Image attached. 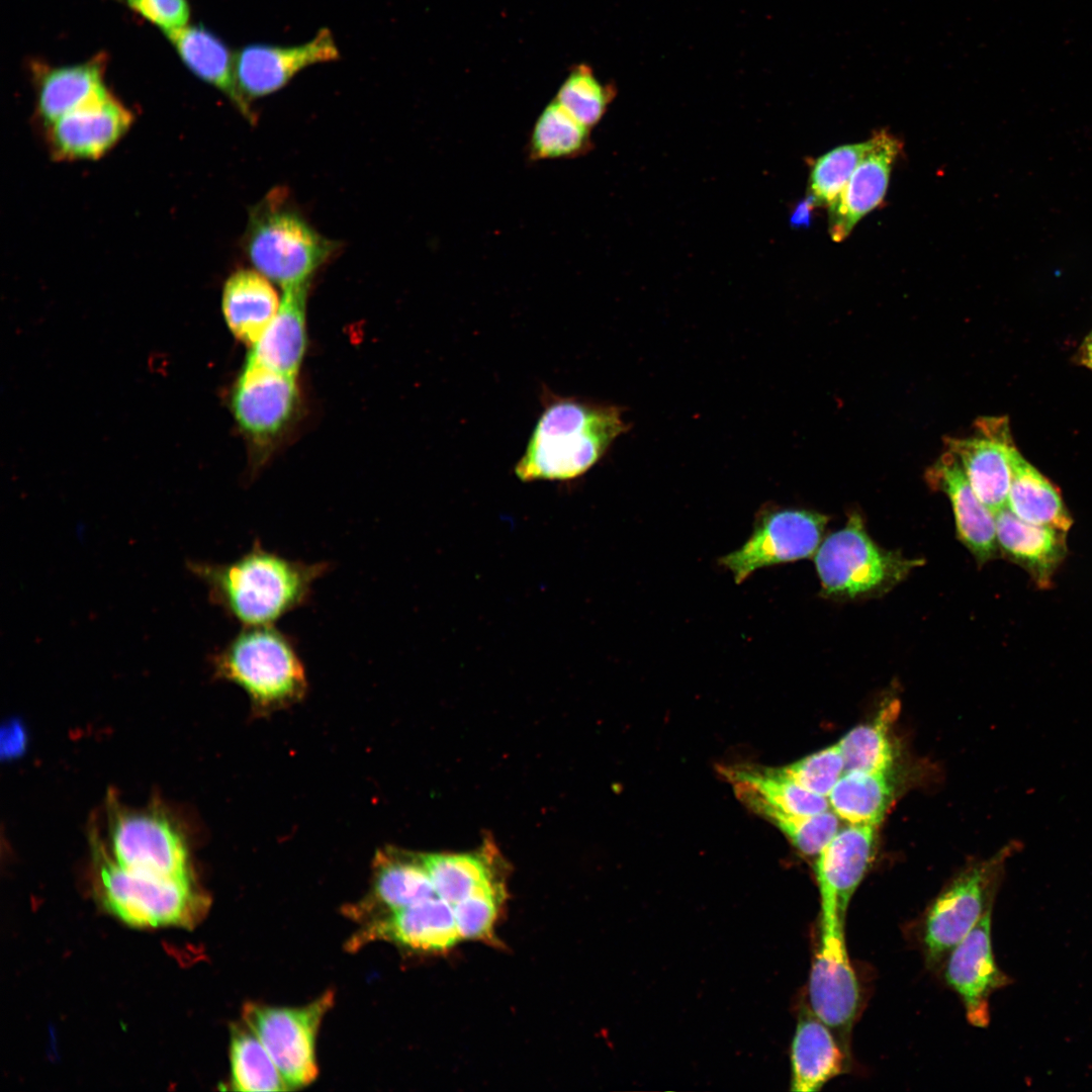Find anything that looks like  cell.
Returning <instances> with one entry per match:
<instances>
[{"instance_id": "6da1fadb", "label": "cell", "mask_w": 1092, "mask_h": 1092, "mask_svg": "<svg viewBox=\"0 0 1092 1092\" xmlns=\"http://www.w3.org/2000/svg\"><path fill=\"white\" fill-rule=\"evenodd\" d=\"M542 412L515 466L524 481L577 478L588 471L624 433L620 407L543 390Z\"/></svg>"}, {"instance_id": "7a4b0ae2", "label": "cell", "mask_w": 1092, "mask_h": 1092, "mask_svg": "<svg viewBox=\"0 0 1092 1092\" xmlns=\"http://www.w3.org/2000/svg\"><path fill=\"white\" fill-rule=\"evenodd\" d=\"M191 568L207 585L210 598L244 626L273 625L306 604L314 581L328 563L291 560L262 547H253L226 564L193 563Z\"/></svg>"}, {"instance_id": "3957f363", "label": "cell", "mask_w": 1092, "mask_h": 1092, "mask_svg": "<svg viewBox=\"0 0 1092 1092\" xmlns=\"http://www.w3.org/2000/svg\"><path fill=\"white\" fill-rule=\"evenodd\" d=\"M339 247L309 224L284 188L272 189L251 207L245 252L255 270L283 289L310 283Z\"/></svg>"}, {"instance_id": "277c9868", "label": "cell", "mask_w": 1092, "mask_h": 1092, "mask_svg": "<svg viewBox=\"0 0 1092 1092\" xmlns=\"http://www.w3.org/2000/svg\"><path fill=\"white\" fill-rule=\"evenodd\" d=\"M213 667L218 678L246 692L258 716L298 703L307 691L305 668L293 641L273 625L244 626L214 655Z\"/></svg>"}, {"instance_id": "5b68a950", "label": "cell", "mask_w": 1092, "mask_h": 1092, "mask_svg": "<svg viewBox=\"0 0 1092 1092\" xmlns=\"http://www.w3.org/2000/svg\"><path fill=\"white\" fill-rule=\"evenodd\" d=\"M97 887L103 904L136 927H191L205 914L209 900L193 877L168 878L126 869L94 839Z\"/></svg>"}, {"instance_id": "8992f818", "label": "cell", "mask_w": 1092, "mask_h": 1092, "mask_svg": "<svg viewBox=\"0 0 1092 1092\" xmlns=\"http://www.w3.org/2000/svg\"><path fill=\"white\" fill-rule=\"evenodd\" d=\"M921 563L879 547L858 515L826 537L815 554L823 595L842 599L885 590Z\"/></svg>"}, {"instance_id": "52a82bcc", "label": "cell", "mask_w": 1092, "mask_h": 1092, "mask_svg": "<svg viewBox=\"0 0 1092 1092\" xmlns=\"http://www.w3.org/2000/svg\"><path fill=\"white\" fill-rule=\"evenodd\" d=\"M1020 848L1012 841L988 859L969 866L931 902L923 916L921 940L927 963L942 962L993 907L1005 862Z\"/></svg>"}, {"instance_id": "ba28073f", "label": "cell", "mask_w": 1092, "mask_h": 1092, "mask_svg": "<svg viewBox=\"0 0 1092 1092\" xmlns=\"http://www.w3.org/2000/svg\"><path fill=\"white\" fill-rule=\"evenodd\" d=\"M333 1002L334 992L327 991L299 1007L244 1005L243 1021L264 1044L289 1090L310 1084L317 1075L316 1033Z\"/></svg>"}, {"instance_id": "9c48e42d", "label": "cell", "mask_w": 1092, "mask_h": 1092, "mask_svg": "<svg viewBox=\"0 0 1092 1092\" xmlns=\"http://www.w3.org/2000/svg\"><path fill=\"white\" fill-rule=\"evenodd\" d=\"M844 917L836 906L821 904V934L809 980L812 1012L849 1055V1037L860 1005L857 977L847 953Z\"/></svg>"}, {"instance_id": "30bf717a", "label": "cell", "mask_w": 1092, "mask_h": 1092, "mask_svg": "<svg viewBox=\"0 0 1092 1092\" xmlns=\"http://www.w3.org/2000/svg\"><path fill=\"white\" fill-rule=\"evenodd\" d=\"M108 834L113 859L120 866L168 878L193 877L186 842L160 811L109 808Z\"/></svg>"}, {"instance_id": "8fae6325", "label": "cell", "mask_w": 1092, "mask_h": 1092, "mask_svg": "<svg viewBox=\"0 0 1092 1092\" xmlns=\"http://www.w3.org/2000/svg\"><path fill=\"white\" fill-rule=\"evenodd\" d=\"M828 522L825 515L799 509L764 511L745 544L720 558L737 583L756 569L812 556Z\"/></svg>"}, {"instance_id": "7c38bea8", "label": "cell", "mask_w": 1092, "mask_h": 1092, "mask_svg": "<svg viewBox=\"0 0 1092 1092\" xmlns=\"http://www.w3.org/2000/svg\"><path fill=\"white\" fill-rule=\"evenodd\" d=\"M298 396L296 377L247 359L233 391V413L251 442L265 448L289 426Z\"/></svg>"}, {"instance_id": "4fadbf2b", "label": "cell", "mask_w": 1092, "mask_h": 1092, "mask_svg": "<svg viewBox=\"0 0 1092 1092\" xmlns=\"http://www.w3.org/2000/svg\"><path fill=\"white\" fill-rule=\"evenodd\" d=\"M946 445L979 499L994 515L1006 508L1017 451L1007 419H980L974 436L947 438Z\"/></svg>"}, {"instance_id": "5bb4252c", "label": "cell", "mask_w": 1092, "mask_h": 1092, "mask_svg": "<svg viewBox=\"0 0 1092 1092\" xmlns=\"http://www.w3.org/2000/svg\"><path fill=\"white\" fill-rule=\"evenodd\" d=\"M132 122L131 111L109 92L43 129L55 161L96 160L120 141Z\"/></svg>"}, {"instance_id": "9a60e30c", "label": "cell", "mask_w": 1092, "mask_h": 1092, "mask_svg": "<svg viewBox=\"0 0 1092 1092\" xmlns=\"http://www.w3.org/2000/svg\"><path fill=\"white\" fill-rule=\"evenodd\" d=\"M992 908L947 954L944 979L961 997L968 1021L986 1027L991 995L1012 980L997 966L991 941Z\"/></svg>"}, {"instance_id": "2e32d148", "label": "cell", "mask_w": 1092, "mask_h": 1092, "mask_svg": "<svg viewBox=\"0 0 1092 1092\" xmlns=\"http://www.w3.org/2000/svg\"><path fill=\"white\" fill-rule=\"evenodd\" d=\"M339 59L332 31L323 27L302 44L252 43L242 48L235 53V72L241 92L250 101L280 90L306 67Z\"/></svg>"}, {"instance_id": "e0dca14e", "label": "cell", "mask_w": 1092, "mask_h": 1092, "mask_svg": "<svg viewBox=\"0 0 1092 1092\" xmlns=\"http://www.w3.org/2000/svg\"><path fill=\"white\" fill-rule=\"evenodd\" d=\"M461 939L453 906L436 896L366 922L349 940L356 950L382 940L425 951H441Z\"/></svg>"}, {"instance_id": "ac0fdd59", "label": "cell", "mask_w": 1092, "mask_h": 1092, "mask_svg": "<svg viewBox=\"0 0 1092 1092\" xmlns=\"http://www.w3.org/2000/svg\"><path fill=\"white\" fill-rule=\"evenodd\" d=\"M870 142L845 187L828 206L829 235L836 243L847 238L855 224L883 201L893 164L902 149L901 142L887 130L875 132Z\"/></svg>"}, {"instance_id": "d6986e66", "label": "cell", "mask_w": 1092, "mask_h": 1092, "mask_svg": "<svg viewBox=\"0 0 1092 1092\" xmlns=\"http://www.w3.org/2000/svg\"><path fill=\"white\" fill-rule=\"evenodd\" d=\"M372 872L368 895L347 908L348 916L363 924L437 896L431 877L418 855L404 856L394 849L379 850L374 856Z\"/></svg>"}, {"instance_id": "ffe728a7", "label": "cell", "mask_w": 1092, "mask_h": 1092, "mask_svg": "<svg viewBox=\"0 0 1092 1092\" xmlns=\"http://www.w3.org/2000/svg\"><path fill=\"white\" fill-rule=\"evenodd\" d=\"M876 827L848 824L817 855L821 903L835 905L844 918L853 893L875 858Z\"/></svg>"}, {"instance_id": "44dd1931", "label": "cell", "mask_w": 1092, "mask_h": 1092, "mask_svg": "<svg viewBox=\"0 0 1092 1092\" xmlns=\"http://www.w3.org/2000/svg\"><path fill=\"white\" fill-rule=\"evenodd\" d=\"M927 478L947 495L958 536L978 562L994 558L999 548L995 515L979 499L958 459L947 451L929 469Z\"/></svg>"}, {"instance_id": "7402d4cb", "label": "cell", "mask_w": 1092, "mask_h": 1092, "mask_svg": "<svg viewBox=\"0 0 1092 1092\" xmlns=\"http://www.w3.org/2000/svg\"><path fill=\"white\" fill-rule=\"evenodd\" d=\"M35 113L44 128L63 115L109 93L104 83L105 57L52 67L32 65Z\"/></svg>"}, {"instance_id": "603a6c76", "label": "cell", "mask_w": 1092, "mask_h": 1092, "mask_svg": "<svg viewBox=\"0 0 1092 1092\" xmlns=\"http://www.w3.org/2000/svg\"><path fill=\"white\" fill-rule=\"evenodd\" d=\"M995 521L998 547L1023 567L1038 587H1050L1067 554V532L1026 523L1007 507L995 514Z\"/></svg>"}, {"instance_id": "cb8c5ba5", "label": "cell", "mask_w": 1092, "mask_h": 1092, "mask_svg": "<svg viewBox=\"0 0 1092 1092\" xmlns=\"http://www.w3.org/2000/svg\"><path fill=\"white\" fill-rule=\"evenodd\" d=\"M720 772L732 784L737 798L753 812L770 808L809 816L830 808L826 797L807 791L780 768L735 765L721 767Z\"/></svg>"}, {"instance_id": "d4e9b609", "label": "cell", "mask_w": 1092, "mask_h": 1092, "mask_svg": "<svg viewBox=\"0 0 1092 1092\" xmlns=\"http://www.w3.org/2000/svg\"><path fill=\"white\" fill-rule=\"evenodd\" d=\"M168 38L194 75L222 92L248 121L255 123L257 114L237 82L235 54L218 36L203 26L187 25Z\"/></svg>"}, {"instance_id": "484cf974", "label": "cell", "mask_w": 1092, "mask_h": 1092, "mask_svg": "<svg viewBox=\"0 0 1092 1092\" xmlns=\"http://www.w3.org/2000/svg\"><path fill=\"white\" fill-rule=\"evenodd\" d=\"M310 283L284 289L279 309L247 359L296 377L306 348V295Z\"/></svg>"}, {"instance_id": "4316f807", "label": "cell", "mask_w": 1092, "mask_h": 1092, "mask_svg": "<svg viewBox=\"0 0 1092 1092\" xmlns=\"http://www.w3.org/2000/svg\"><path fill=\"white\" fill-rule=\"evenodd\" d=\"M849 1055L814 1013L798 1022L792 1044V1090L814 1092L848 1068Z\"/></svg>"}, {"instance_id": "83f0119b", "label": "cell", "mask_w": 1092, "mask_h": 1092, "mask_svg": "<svg viewBox=\"0 0 1092 1092\" xmlns=\"http://www.w3.org/2000/svg\"><path fill=\"white\" fill-rule=\"evenodd\" d=\"M280 306L270 280L257 270L240 269L223 286L221 307L231 332L253 346L263 335Z\"/></svg>"}, {"instance_id": "f1b7e54d", "label": "cell", "mask_w": 1092, "mask_h": 1092, "mask_svg": "<svg viewBox=\"0 0 1092 1092\" xmlns=\"http://www.w3.org/2000/svg\"><path fill=\"white\" fill-rule=\"evenodd\" d=\"M1007 508L1017 518L1033 525L1067 532L1073 524L1058 488L1018 451L1012 460Z\"/></svg>"}, {"instance_id": "f546056e", "label": "cell", "mask_w": 1092, "mask_h": 1092, "mask_svg": "<svg viewBox=\"0 0 1092 1092\" xmlns=\"http://www.w3.org/2000/svg\"><path fill=\"white\" fill-rule=\"evenodd\" d=\"M890 772L847 770L827 797L829 807L848 824L878 826L894 796Z\"/></svg>"}, {"instance_id": "4dcf8cb0", "label": "cell", "mask_w": 1092, "mask_h": 1092, "mask_svg": "<svg viewBox=\"0 0 1092 1092\" xmlns=\"http://www.w3.org/2000/svg\"><path fill=\"white\" fill-rule=\"evenodd\" d=\"M590 128L574 118L555 99L540 113L527 143L528 160H568L592 148Z\"/></svg>"}, {"instance_id": "1f68e13d", "label": "cell", "mask_w": 1092, "mask_h": 1092, "mask_svg": "<svg viewBox=\"0 0 1092 1092\" xmlns=\"http://www.w3.org/2000/svg\"><path fill=\"white\" fill-rule=\"evenodd\" d=\"M230 1059L231 1085L234 1090H289L266 1048L244 1021L232 1027Z\"/></svg>"}, {"instance_id": "d6a6232c", "label": "cell", "mask_w": 1092, "mask_h": 1092, "mask_svg": "<svg viewBox=\"0 0 1092 1092\" xmlns=\"http://www.w3.org/2000/svg\"><path fill=\"white\" fill-rule=\"evenodd\" d=\"M418 857L429 873L437 896L452 906L494 882L485 854L425 853Z\"/></svg>"}, {"instance_id": "836d02e7", "label": "cell", "mask_w": 1092, "mask_h": 1092, "mask_svg": "<svg viewBox=\"0 0 1092 1092\" xmlns=\"http://www.w3.org/2000/svg\"><path fill=\"white\" fill-rule=\"evenodd\" d=\"M897 713L898 703L890 702L873 722L851 729L838 741L844 759V771H891L894 750L889 730Z\"/></svg>"}, {"instance_id": "e575fe53", "label": "cell", "mask_w": 1092, "mask_h": 1092, "mask_svg": "<svg viewBox=\"0 0 1092 1092\" xmlns=\"http://www.w3.org/2000/svg\"><path fill=\"white\" fill-rule=\"evenodd\" d=\"M870 146V140L843 145L816 159L809 176V195L817 205L829 206L838 197Z\"/></svg>"}, {"instance_id": "d590c367", "label": "cell", "mask_w": 1092, "mask_h": 1092, "mask_svg": "<svg viewBox=\"0 0 1092 1092\" xmlns=\"http://www.w3.org/2000/svg\"><path fill=\"white\" fill-rule=\"evenodd\" d=\"M613 96V89L603 85L590 68L580 65L560 86L555 100L579 122L592 128L606 113Z\"/></svg>"}, {"instance_id": "8d00e7d4", "label": "cell", "mask_w": 1092, "mask_h": 1092, "mask_svg": "<svg viewBox=\"0 0 1092 1092\" xmlns=\"http://www.w3.org/2000/svg\"><path fill=\"white\" fill-rule=\"evenodd\" d=\"M755 813L776 825L806 855H818L840 829L839 818L829 810L809 816L770 808H762Z\"/></svg>"}, {"instance_id": "74e56055", "label": "cell", "mask_w": 1092, "mask_h": 1092, "mask_svg": "<svg viewBox=\"0 0 1092 1092\" xmlns=\"http://www.w3.org/2000/svg\"><path fill=\"white\" fill-rule=\"evenodd\" d=\"M780 769L807 791L827 798L845 767L837 742Z\"/></svg>"}, {"instance_id": "f35d334b", "label": "cell", "mask_w": 1092, "mask_h": 1092, "mask_svg": "<svg viewBox=\"0 0 1092 1092\" xmlns=\"http://www.w3.org/2000/svg\"><path fill=\"white\" fill-rule=\"evenodd\" d=\"M500 891L499 885L493 882L453 905L460 938L479 939L490 935L498 913Z\"/></svg>"}, {"instance_id": "ab89813d", "label": "cell", "mask_w": 1092, "mask_h": 1092, "mask_svg": "<svg viewBox=\"0 0 1092 1092\" xmlns=\"http://www.w3.org/2000/svg\"><path fill=\"white\" fill-rule=\"evenodd\" d=\"M136 14L168 35L186 27L190 19L187 0H125Z\"/></svg>"}, {"instance_id": "60d3db41", "label": "cell", "mask_w": 1092, "mask_h": 1092, "mask_svg": "<svg viewBox=\"0 0 1092 1092\" xmlns=\"http://www.w3.org/2000/svg\"><path fill=\"white\" fill-rule=\"evenodd\" d=\"M26 735L17 721L8 722L1 735V752L7 757L17 756L24 750Z\"/></svg>"}, {"instance_id": "b9f144b4", "label": "cell", "mask_w": 1092, "mask_h": 1092, "mask_svg": "<svg viewBox=\"0 0 1092 1092\" xmlns=\"http://www.w3.org/2000/svg\"><path fill=\"white\" fill-rule=\"evenodd\" d=\"M816 206L818 205L814 198L811 195H808L807 198L802 200L795 208L791 217L792 224L795 226L809 225L812 210Z\"/></svg>"}, {"instance_id": "7bdbcfd3", "label": "cell", "mask_w": 1092, "mask_h": 1092, "mask_svg": "<svg viewBox=\"0 0 1092 1092\" xmlns=\"http://www.w3.org/2000/svg\"><path fill=\"white\" fill-rule=\"evenodd\" d=\"M1077 359L1080 364L1092 371V331L1084 339L1078 351Z\"/></svg>"}]
</instances>
